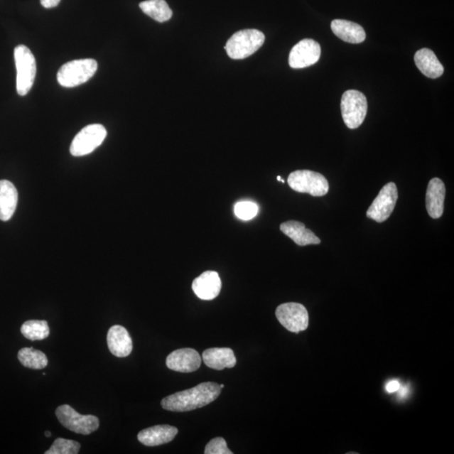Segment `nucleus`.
<instances>
[{"label":"nucleus","instance_id":"1","mask_svg":"<svg viewBox=\"0 0 454 454\" xmlns=\"http://www.w3.org/2000/svg\"><path fill=\"white\" fill-rule=\"evenodd\" d=\"M221 393L222 388L217 383H201L194 388L163 398L161 405L167 411H190L209 405L217 400Z\"/></svg>","mask_w":454,"mask_h":454},{"label":"nucleus","instance_id":"2","mask_svg":"<svg viewBox=\"0 0 454 454\" xmlns=\"http://www.w3.org/2000/svg\"><path fill=\"white\" fill-rule=\"evenodd\" d=\"M263 32L255 29L237 31L228 40L224 48L232 59H244L255 53L264 43Z\"/></svg>","mask_w":454,"mask_h":454},{"label":"nucleus","instance_id":"3","mask_svg":"<svg viewBox=\"0 0 454 454\" xmlns=\"http://www.w3.org/2000/svg\"><path fill=\"white\" fill-rule=\"evenodd\" d=\"M98 70L94 59H80L64 64L58 72V81L65 88H73L88 82Z\"/></svg>","mask_w":454,"mask_h":454},{"label":"nucleus","instance_id":"4","mask_svg":"<svg viewBox=\"0 0 454 454\" xmlns=\"http://www.w3.org/2000/svg\"><path fill=\"white\" fill-rule=\"evenodd\" d=\"M15 60L17 70L16 90L21 96L29 93L34 85L36 75V63L33 53L24 45L15 49Z\"/></svg>","mask_w":454,"mask_h":454},{"label":"nucleus","instance_id":"5","mask_svg":"<svg viewBox=\"0 0 454 454\" xmlns=\"http://www.w3.org/2000/svg\"><path fill=\"white\" fill-rule=\"evenodd\" d=\"M341 109L344 123L350 129H356L364 121L368 102L361 92L347 90L342 94Z\"/></svg>","mask_w":454,"mask_h":454},{"label":"nucleus","instance_id":"6","mask_svg":"<svg viewBox=\"0 0 454 454\" xmlns=\"http://www.w3.org/2000/svg\"><path fill=\"white\" fill-rule=\"evenodd\" d=\"M293 190L315 197L324 196L329 190V183L323 174L310 171H297L288 178Z\"/></svg>","mask_w":454,"mask_h":454},{"label":"nucleus","instance_id":"7","mask_svg":"<svg viewBox=\"0 0 454 454\" xmlns=\"http://www.w3.org/2000/svg\"><path fill=\"white\" fill-rule=\"evenodd\" d=\"M56 416L64 428L77 434L90 435L95 432L99 426L97 416L81 415L68 405L58 407Z\"/></svg>","mask_w":454,"mask_h":454},{"label":"nucleus","instance_id":"8","mask_svg":"<svg viewBox=\"0 0 454 454\" xmlns=\"http://www.w3.org/2000/svg\"><path fill=\"white\" fill-rule=\"evenodd\" d=\"M107 136V129L99 124H93L82 129L72 140L70 153L75 157H82L98 148Z\"/></svg>","mask_w":454,"mask_h":454},{"label":"nucleus","instance_id":"9","mask_svg":"<svg viewBox=\"0 0 454 454\" xmlns=\"http://www.w3.org/2000/svg\"><path fill=\"white\" fill-rule=\"evenodd\" d=\"M275 315L283 327L291 333H299L308 328V311L299 303H284L278 307Z\"/></svg>","mask_w":454,"mask_h":454},{"label":"nucleus","instance_id":"10","mask_svg":"<svg viewBox=\"0 0 454 454\" xmlns=\"http://www.w3.org/2000/svg\"><path fill=\"white\" fill-rule=\"evenodd\" d=\"M398 200V190L396 183H388L376 197L369 206L367 217L379 223L384 222L391 217Z\"/></svg>","mask_w":454,"mask_h":454},{"label":"nucleus","instance_id":"11","mask_svg":"<svg viewBox=\"0 0 454 454\" xmlns=\"http://www.w3.org/2000/svg\"><path fill=\"white\" fill-rule=\"evenodd\" d=\"M322 49L318 43L313 39H304L293 47L288 58L292 68H304L314 65L319 61Z\"/></svg>","mask_w":454,"mask_h":454},{"label":"nucleus","instance_id":"12","mask_svg":"<svg viewBox=\"0 0 454 454\" xmlns=\"http://www.w3.org/2000/svg\"><path fill=\"white\" fill-rule=\"evenodd\" d=\"M166 364L169 369L176 372L192 373L200 369L201 357L193 348H181L168 356Z\"/></svg>","mask_w":454,"mask_h":454},{"label":"nucleus","instance_id":"13","mask_svg":"<svg viewBox=\"0 0 454 454\" xmlns=\"http://www.w3.org/2000/svg\"><path fill=\"white\" fill-rule=\"evenodd\" d=\"M195 295L203 301H212L222 290V281L217 272L206 271L196 278L192 283Z\"/></svg>","mask_w":454,"mask_h":454},{"label":"nucleus","instance_id":"14","mask_svg":"<svg viewBox=\"0 0 454 454\" xmlns=\"http://www.w3.org/2000/svg\"><path fill=\"white\" fill-rule=\"evenodd\" d=\"M446 195V188L440 178L431 180L426 190V206L428 215L433 219L442 217L444 210V200Z\"/></svg>","mask_w":454,"mask_h":454},{"label":"nucleus","instance_id":"15","mask_svg":"<svg viewBox=\"0 0 454 454\" xmlns=\"http://www.w3.org/2000/svg\"><path fill=\"white\" fill-rule=\"evenodd\" d=\"M178 432L175 426L158 425L141 431L137 438L145 446L155 447L172 442Z\"/></svg>","mask_w":454,"mask_h":454},{"label":"nucleus","instance_id":"16","mask_svg":"<svg viewBox=\"0 0 454 454\" xmlns=\"http://www.w3.org/2000/svg\"><path fill=\"white\" fill-rule=\"evenodd\" d=\"M107 344L109 352L118 357L129 356L132 352V339L127 330L121 325H116L109 328Z\"/></svg>","mask_w":454,"mask_h":454},{"label":"nucleus","instance_id":"17","mask_svg":"<svg viewBox=\"0 0 454 454\" xmlns=\"http://www.w3.org/2000/svg\"><path fill=\"white\" fill-rule=\"evenodd\" d=\"M204 363L210 369L223 370L224 369H232L237 364L235 355L231 348L213 347L204 351Z\"/></svg>","mask_w":454,"mask_h":454},{"label":"nucleus","instance_id":"18","mask_svg":"<svg viewBox=\"0 0 454 454\" xmlns=\"http://www.w3.org/2000/svg\"><path fill=\"white\" fill-rule=\"evenodd\" d=\"M281 230L299 246L318 245L320 243V238L309 229H306L304 224L299 222H283L281 225Z\"/></svg>","mask_w":454,"mask_h":454},{"label":"nucleus","instance_id":"19","mask_svg":"<svg viewBox=\"0 0 454 454\" xmlns=\"http://www.w3.org/2000/svg\"><path fill=\"white\" fill-rule=\"evenodd\" d=\"M18 204V191L9 180H0V220L8 222L15 214Z\"/></svg>","mask_w":454,"mask_h":454},{"label":"nucleus","instance_id":"20","mask_svg":"<svg viewBox=\"0 0 454 454\" xmlns=\"http://www.w3.org/2000/svg\"><path fill=\"white\" fill-rule=\"evenodd\" d=\"M333 33L348 43L359 44L366 38L365 31L357 23L346 20H334L331 24Z\"/></svg>","mask_w":454,"mask_h":454},{"label":"nucleus","instance_id":"21","mask_svg":"<svg viewBox=\"0 0 454 454\" xmlns=\"http://www.w3.org/2000/svg\"><path fill=\"white\" fill-rule=\"evenodd\" d=\"M415 63L419 70L430 79H438L443 75L444 68L432 50L428 48L417 50Z\"/></svg>","mask_w":454,"mask_h":454},{"label":"nucleus","instance_id":"22","mask_svg":"<svg viewBox=\"0 0 454 454\" xmlns=\"http://www.w3.org/2000/svg\"><path fill=\"white\" fill-rule=\"evenodd\" d=\"M141 11L156 21L163 23L171 19L173 11L165 0H146L139 4Z\"/></svg>","mask_w":454,"mask_h":454},{"label":"nucleus","instance_id":"23","mask_svg":"<svg viewBox=\"0 0 454 454\" xmlns=\"http://www.w3.org/2000/svg\"><path fill=\"white\" fill-rule=\"evenodd\" d=\"M18 360L21 364L31 369H43L48 366V360L44 352L33 347L22 348L18 352Z\"/></svg>","mask_w":454,"mask_h":454},{"label":"nucleus","instance_id":"24","mask_svg":"<svg viewBox=\"0 0 454 454\" xmlns=\"http://www.w3.org/2000/svg\"><path fill=\"white\" fill-rule=\"evenodd\" d=\"M23 336L31 341H40L47 338L50 328L45 320H31L22 325L21 329Z\"/></svg>","mask_w":454,"mask_h":454},{"label":"nucleus","instance_id":"25","mask_svg":"<svg viewBox=\"0 0 454 454\" xmlns=\"http://www.w3.org/2000/svg\"><path fill=\"white\" fill-rule=\"evenodd\" d=\"M80 444L73 440L65 438H57L55 440L53 446L50 447L45 454H77L80 453Z\"/></svg>","mask_w":454,"mask_h":454},{"label":"nucleus","instance_id":"26","mask_svg":"<svg viewBox=\"0 0 454 454\" xmlns=\"http://www.w3.org/2000/svg\"><path fill=\"white\" fill-rule=\"evenodd\" d=\"M258 212V205L250 201L238 202L234 207V212L237 217L243 221H249V220L254 218Z\"/></svg>","mask_w":454,"mask_h":454},{"label":"nucleus","instance_id":"27","mask_svg":"<svg viewBox=\"0 0 454 454\" xmlns=\"http://www.w3.org/2000/svg\"><path fill=\"white\" fill-rule=\"evenodd\" d=\"M205 454H232L233 453L227 448L226 440L222 438H215L206 445L205 449Z\"/></svg>","mask_w":454,"mask_h":454},{"label":"nucleus","instance_id":"28","mask_svg":"<svg viewBox=\"0 0 454 454\" xmlns=\"http://www.w3.org/2000/svg\"><path fill=\"white\" fill-rule=\"evenodd\" d=\"M400 388H401V384L400 383H399V382H397V380H392V382H389L387 384V387H385V389H387V391L389 393L396 392L399 391Z\"/></svg>","mask_w":454,"mask_h":454},{"label":"nucleus","instance_id":"29","mask_svg":"<svg viewBox=\"0 0 454 454\" xmlns=\"http://www.w3.org/2000/svg\"><path fill=\"white\" fill-rule=\"evenodd\" d=\"M60 1L61 0H40V4L45 9H50L58 6Z\"/></svg>","mask_w":454,"mask_h":454},{"label":"nucleus","instance_id":"30","mask_svg":"<svg viewBox=\"0 0 454 454\" xmlns=\"http://www.w3.org/2000/svg\"><path fill=\"white\" fill-rule=\"evenodd\" d=\"M45 437L47 438H50V436H52V433H50V432H48V431H47V432L45 433Z\"/></svg>","mask_w":454,"mask_h":454},{"label":"nucleus","instance_id":"31","mask_svg":"<svg viewBox=\"0 0 454 454\" xmlns=\"http://www.w3.org/2000/svg\"><path fill=\"white\" fill-rule=\"evenodd\" d=\"M220 387H221V388L223 389L225 387V385L224 384H221V385H220Z\"/></svg>","mask_w":454,"mask_h":454}]
</instances>
